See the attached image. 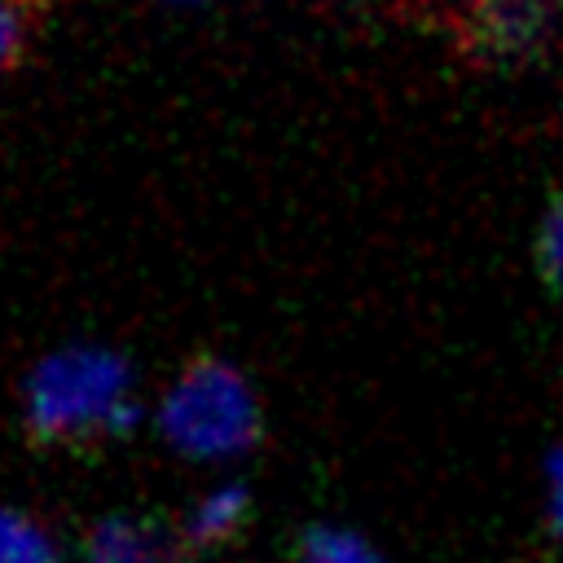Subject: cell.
Instances as JSON below:
<instances>
[{
  "label": "cell",
  "instance_id": "6da1fadb",
  "mask_svg": "<svg viewBox=\"0 0 563 563\" xmlns=\"http://www.w3.org/2000/svg\"><path fill=\"white\" fill-rule=\"evenodd\" d=\"M22 413L40 440L123 435L141 418L132 365L106 343H62L26 369Z\"/></svg>",
  "mask_w": 563,
  "mask_h": 563
},
{
  "label": "cell",
  "instance_id": "7a4b0ae2",
  "mask_svg": "<svg viewBox=\"0 0 563 563\" xmlns=\"http://www.w3.org/2000/svg\"><path fill=\"white\" fill-rule=\"evenodd\" d=\"M154 427L189 462H233L260 440V396L238 365L202 356L163 387Z\"/></svg>",
  "mask_w": 563,
  "mask_h": 563
},
{
  "label": "cell",
  "instance_id": "3957f363",
  "mask_svg": "<svg viewBox=\"0 0 563 563\" xmlns=\"http://www.w3.org/2000/svg\"><path fill=\"white\" fill-rule=\"evenodd\" d=\"M84 563H194V545L154 519L114 515L88 532Z\"/></svg>",
  "mask_w": 563,
  "mask_h": 563
},
{
  "label": "cell",
  "instance_id": "277c9868",
  "mask_svg": "<svg viewBox=\"0 0 563 563\" xmlns=\"http://www.w3.org/2000/svg\"><path fill=\"white\" fill-rule=\"evenodd\" d=\"M246 510H251V497L242 484H216L194 501V510L185 519V541L189 545H220L242 528Z\"/></svg>",
  "mask_w": 563,
  "mask_h": 563
},
{
  "label": "cell",
  "instance_id": "5b68a950",
  "mask_svg": "<svg viewBox=\"0 0 563 563\" xmlns=\"http://www.w3.org/2000/svg\"><path fill=\"white\" fill-rule=\"evenodd\" d=\"M484 26L497 48H528L545 35V0H488Z\"/></svg>",
  "mask_w": 563,
  "mask_h": 563
},
{
  "label": "cell",
  "instance_id": "8992f818",
  "mask_svg": "<svg viewBox=\"0 0 563 563\" xmlns=\"http://www.w3.org/2000/svg\"><path fill=\"white\" fill-rule=\"evenodd\" d=\"M0 563H57L53 537L31 515L0 506Z\"/></svg>",
  "mask_w": 563,
  "mask_h": 563
},
{
  "label": "cell",
  "instance_id": "52a82bcc",
  "mask_svg": "<svg viewBox=\"0 0 563 563\" xmlns=\"http://www.w3.org/2000/svg\"><path fill=\"white\" fill-rule=\"evenodd\" d=\"M299 563H383V559L369 550L365 537H356V532H347V528L321 523V528H312V532L303 537Z\"/></svg>",
  "mask_w": 563,
  "mask_h": 563
},
{
  "label": "cell",
  "instance_id": "ba28073f",
  "mask_svg": "<svg viewBox=\"0 0 563 563\" xmlns=\"http://www.w3.org/2000/svg\"><path fill=\"white\" fill-rule=\"evenodd\" d=\"M541 264L554 277V286H563V198L545 216V229H541Z\"/></svg>",
  "mask_w": 563,
  "mask_h": 563
},
{
  "label": "cell",
  "instance_id": "9c48e42d",
  "mask_svg": "<svg viewBox=\"0 0 563 563\" xmlns=\"http://www.w3.org/2000/svg\"><path fill=\"white\" fill-rule=\"evenodd\" d=\"M22 35H26V22H22V4L18 0H0V70L18 57L22 48Z\"/></svg>",
  "mask_w": 563,
  "mask_h": 563
},
{
  "label": "cell",
  "instance_id": "30bf717a",
  "mask_svg": "<svg viewBox=\"0 0 563 563\" xmlns=\"http://www.w3.org/2000/svg\"><path fill=\"white\" fill-rule=\"evenodd\" d=\"M545 506H550V523L563 537V444L550 453L545 462Z\"/></svg>",
  "mask_w": 563,
  "mask_h": 563
},
{
  "label": "cell",
  "instance_id": "8fae6325",
  "mask_svg": "<svg viewBox=\"0 0 563 563\" xmlns=\"http://www.w3.org/2000/svg\"><path fill=\"white\" fill-rule=\"evenodd\" d=\"M167 4H198V0H167Z\"/></svg>",
  "mask_w": 563,
  "mask_h": 563
},
{
  "label": "cell",
  "instance_id": "7c38bea8",
  "mask_svg": "<svg viewBox=\"0 0 563 563\" xmlns=\"http://www.w3.org/2000/svg\"><path fill=\"white\" fill-rule=\"evenodd\" d=\"M466 4H488V0H466Z\"/></svg>",
  "mask_w": 563,
  "mask_h": 563
}]
</instances>
